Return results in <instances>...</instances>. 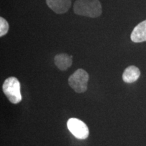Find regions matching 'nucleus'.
<instances>
[{
	"instance_id": "7",
	"label": "nucleus",
	"mask_w": 146,
	"mask_h": 146,
	"mask_svg": "<svg viewBox=\"0 0 146 146\" xmlns=\"http://www.w3.org/2000/svg\"><path fill=\"white\" fill-rule=\"evenodd\" d=\"M54 62L60 70H66L70 68L72 65V56H68V54H58L55 56Z\"/></svg>"
},
{
	"instance_id": "4",
	"label": "nucleus",
	"mask_w": 146,
	"mask_h": 146,
	"mask_svg": "<svg viewBox=\"0 0 146 146\" xmlns=\"http://www.w3.org/2000/svg\"><path fill=\"white\" fill-rule=\"evenodd\" d=\"M68 130L75 137L79 139H85L88 137L89 131L86 124L81 120L71 118L67 122Z\"/></svg>"
},
{
	"instance_id": "8",
	"label": "nucleus",
	"mask_w": 146,
	"mask_h": 146,
	"mask_svg": "<svg viewBox=\"0 0 146 146\" xmlns=\"http://www.w3.org/2000/svg\"><path fill=\"white\" fill-rule=\"evenodd\" d=\"M140 70L135 66H130L127 67L124 71L123 79L127 83H132L135 82L140 76Z\"/></svg>"
},
{
	"instance_id": "5",
	"label": "nucleus",
	"mask_w": 146,
	"mask_h": 146,
	"mask_svg": "<svg viewBox=\"0 0 146 146\" xmlns=\"http://www.w3.org/2000/svg\"><path fill=\"white\" fill-rule=\"evenodd\" d=\"M46 3L56 14L66 13L71 6V0H46Z\"/></svg>"
},
{
	"instance_id": "3",
	"label": "nucleus",
	"mask_w": 146,
	"mask_h": 146,
	"mask_svg": "<svg viewBox=\"0 0 146 146\" xmlns=\"http://www.w3.org/2000/svg\"><path fill=\"white\" fill-rule=\"evenodd\" d=\"M89 74L83 69H78L68 78L69 85L76 93L85 92L87 89Z\"/></svg>"
},
{
	"instance_id": "6",
	"label": "nucleus",
	"mask_w": 146,
	"mask_h": 146,
	"mask_svg": "<svg viewBox=\"0 0 146 146\" xmlns=\"http://www.w3.org/2000/svg\"><path fill=\"white\" fill-rule=\"evenodd\" d=\"M131 39L134 43L146 41V20L135 27L131 33Z\"/></svg>"
},
{
	"instance_id": "1",
	"label": "nucleus",
	"mask_w": 146,
	"mask_h": 146,
	"mask_svg": "<svg viewBox=\"0 0 146 146\" xmlns=\"http://www.w3.org/2000/svg\"><path fill=\"white\" fill-rule=\"evenodd\" d=\"M74 12L80 16L97 18L102 14V5L99 0H76Z\"/></svg>"
},
{
	"instance_id": "2",
	"label": "nucleus",
	"mask_w": 146,
	"mask_h": 146,
	"mask_svg": "<svg viewBox=\"0 0 146 146\" xmlns=\"http://www.w3.org/2000/svg\"><path fill=\"white\" fill-rule=\"evenodd\" d=\"M3 91L11 103L16 104L22 100L21 83L18 78L11 76L5 79L2 86Z\"/></svg>"
},
{
	"instance_id": "9",
	"label": "nucleus",
	"mask_w": 146,
	"mask_h": 146,
	"mask_svg": "<svg viewBox=\"0 0 146 146\" xmlns=\"http://www.w3.org/2000/svg\"><path fill=\"white\" fill-rule=\"evenodd\" d=\"M9 30V25L6 20L3 17L0 18V36H4Z\"/></svg>"
}]
</instances>
